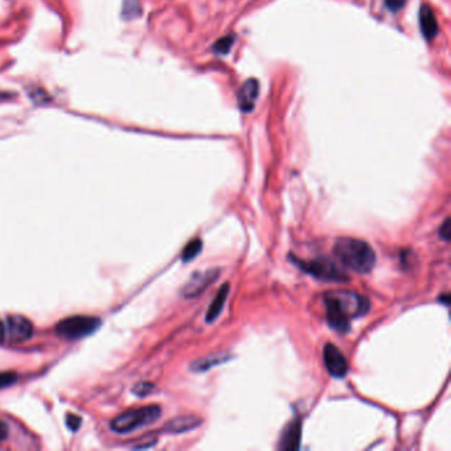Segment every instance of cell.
I'll list each match as a JSON object with an SVG mask.
<instances>
[{
  "label": "cell",
  "instance_id": "cell-1",
  "mask_svg": "<svg viewBox=\"0 0 451 451\" xmlns=\"http://www.w3.org/2000/svg\"><path fill=\"white\" fill-rule=\"evenodd\" d=\"M334 254L342 266L359 274H367L376 265L375 251L368 242L359 238H339L335 242Z\"/></svg>",
  "mask_w": 451,
  "mask_h": 451
},
{
  "label": "cell",
  "instance_id": "cell-2",
  "mask_svg": "<svg viewBox=\"0 0 451 451\" xmlns=\"http://www.w3.org/2000/svg\"><path fill=\"white\" fill-rule=\"evenodd\" d=\"M162 416V408L158 405H149L138 409L127 410L112 421L113 432L119 434L133 433L142 428L150 426Z\"/></svg>",
  "mask_w": 451,
  "mask_h": 451
},
{
  "label": "cell",
  "instance_id": "cell-3",
  "mask_svg": "<svg viewBox=\"0 0 451 451\" xmlns=\"http://www.w3.org/2000/svg\"><path fill=\"white\" fill-rule=\"evenodd\" d=\"M294 264L298 265L304 273L313 275L319 281L327 282H346L348 281V275L342 270V268L330 258H315L311 261H301L293 257Z\"/></svg>",
  "mask_w": 451,
  "mask_h": 451
},
{
  "label": "cell",
  "instance_id": "cell-4",
  "mask_svg": "<svg viewBox=\"0 0 451 451\" xmlns=\"http://www.w3.org/2000/svg\"><path fill=\"white\" fill-rule=\"evenodd\" d=\"M100 323L98 317L85 315L67 317L56 326V333L67 339H80L93 334L100 327Z\"/></svg>",
  "mask_w": 451,
  "mask_h": 451
},
{
  "label": "cell",
  "instance_id": "cell-5",
  "mask_svg": "<svg viewBox=\"0 0 451 451\" xmlns=\"http://www.w3.org/2000/svg\"><path fill=\"white\" fill-rule=\"evenodd\" d=\"M328 294L350 319L363 317L369 311V301L360 294L351 291H333Z\"/></svg>",
  "mask_w": 451,
  "mask_h": 451
},
{
  "label": "cell",
  "instance_id": "cell-6",
  "mask_svg": "<svg viewBox=\"0 0 451 451\" xmlns=\"http://www.w3.org/2000/svg\"><path fill=\"white\" fill-rule=\"evenodd\" d=\"M220 277V269H208L204 271H196L182 289L184 298H196L201 295L211 284Z\"/></svg>",
  "mask_w": 451,
  "mask_h": 451
},
{
  "label": "cell",
  "instance_id": "cell-7",
  "mask_svg": "<svg viewBox=\"0 0 451 451\" xmlns=\"http://www.w3.org/2000/svg\"><path fill=\"white\" fill-rule=\"evenodd\" d=\"M323 360L328 373L336 377L342 379L348 373V361L343 352L340 351L333 343H328L323 350Z\"/></svg>",
  "mask_w": 451,
  "mask_h": 451
},
{
  "label": "cell",
  "instance_id": "cell-8",
  "mask_svg": "<svg viewBox=\"0 0 451 451\" xmlns=\"http://www.w3.org/2000/svg\"><path fill=\"white\" fill-rule=\"evenodd\" d=\"M326 310H327V323L330 327L339 334H347L351 330V319L337 306L330 294H326Z\"/></svg>",
  "mask_w": 451,
  "mask_h": 451
},
{
  "label": "cell",
  "instance_id": "cell-9",
  "mask_svg": "<svg viewBox=\"0 0 451 451\" xmlns=\"http://www.w3.org/2000/svg\"><path fill=\"white\" fill-rule=\"evenodd\" d=\"M7 331L12 342L21 343L32 336L34 326L25 317L12 315L7 319Z\"/></svg>",
  "mask_w": 451,
  "mask_h": 451
},
{
  "label": "cell",
  "instance_id": "cell-10",
  "mask_svg": "<svg viewBox=\"0 0 451 451\" xmlns=\"http://www.w3.org/2000/svg\"><path fill=\"white\" fill-rule=\"evenodd\" d=\"M419 25L426 40H433L438 34L439 27L433 10L429 6H422L419 10Z\"/></svg>",
  "mask_w": 451,
  "mask_h": 451
},
{
  "label": "cell",
  "instance_id": "cell-11",
  "mask_svg": "<svg viewBox=\"0 0 451 451\" xmlns=\"http://www.w3.org/2000/svg\"><path fill=\"white\" fill-rule=\"evenodd\" d=\"M201 425V418L195 416H182L174 418L165 425V432L171 434H180L185 432H191Z\"/></svg>",
  "mask_w": 451,
  "mask_h": 451
},
{
  "label": "cell",
  "instance_id": "cell-12",
  "mask_svg": "<svg viewBox=\"0 0 451 451\" xmlns=\"http://www.w3.org/2000/svg\"><path fill=\"white\" fill-rule=\"evenodd\" d=\"M258 83L255 80H249L238 92V107L242 112H251L254 102L258 96Z\"/></svg>",
  "mask_w": 451,
  "mask_h": 451
},
{
  "label": "cell",
  "instance_id": "cell-13",
  "mask_svg": "<svg viewBox=\"0 0 451 451\" xmlns=\"http://www.w3.org/2000/svg\"><path fill=\"white\" fill-rule=\"evenodd\" d=\"M301 443V423L291 422L286 429L280 441L281 450H298Z\"/></svg>",
  "mask_w": 451,
  "mask_h": 451
},
{
  "label": "cell",
  "instance_id": "cell-14",
  "mask_svg": "<svg viewBox=\"0 0 451 451\" xmlns=\"http://www.w3.org/2000/svg\"><path fill=\"white\" fill-rule=\"evenodd\" d=\"M229 290H231V286L228 284H222L221 289L218 290V295L215 297V300H213L212 304L209 306V308H208V311H207L205 320H207L208 323L215 322V320L220 317V314H221V311H222V308H224V306H225L227 298H228V295H229Z\"/></svg>",
  "mask_w": 451,
  "mask_h": 451
},
{
  "label": "cell",
  "instance_id": "cell-15",
  "mask_svg": "<svg viewBox=\"0 0 451 451\" xmlns=\"http://www.w3.org/2000/svg\"><path fill=\"white\" fill-rule=\"evenodd\" d=\"M231 359V355L228 353H215V355H209L205 357H201L199 360L193 361L191 364V369L193 372H205L208 369H212L213 367L221 366L224 363H227Z\"/></svg>",
  "mask_w": 451,
  "mask_h": 451
},
{
  "label": "cell",
  "instance_id": "cell-16",
  "mask_svg": "<svg viewBox=\"0 0 451 451\" xmlns=\"http://www.w3.org/2000/svg\"><path fill=\"white\" fill-rule=\"evenodd\" d=\"M202 249V242L200 238H193L185 248H184L182 260L184 262H191L193 258H196L200 254Z\"/></svg>",
  "mask_w": 451,
  "mask_h": 451
},
{
  "label": "cell",
  "instance_id": "cell-17",
  "mask_svg": "<svg viewBox=\"0 0 451 451\" xmlns=\"http://www.w3.org/2000/svg\"><path fill=\"white\" fill-rule=\"evenodd\" d=\"M234 36H231V34L224 36V37H221L220 40H218V41L215 43L213 50H215L216 53H218V54H227V53H229L231 50H232Z\"/></svg>",
  "mask_w": 451,
  "mask_h": 451
},
{
  "label": "cell",
  "instance_id": "cell-18",
  "mask_svg": "<svg viewBox=\"0 0 451 451\" xmlns=\"http://www.w3.org/2000/svg\"><path fill=\"white\" fill-rule=\"evenodd\" d=\"M123 15L127 19H134L140 15V6L138 0H125L123 3Z\"/></svg>",
  "mask_w": 451,
  "mask_h": 451
},
{
  "label": "cell",
  "instance_id": "cell-19",
  "mask_svg": "<svg viewBox=\"0 0 451 451\" xmlns=\"http://www.w3.org/2000/svg\"><path fill=\"white\" fill-rule=\"evenodd\" d=\"M17 381V375L11 372H0V388H6Z\"/></svg>",
  "mask_w": 451,
  "mask_h": 451
},
{
  "label": "cell",
  "instance_id": "cell-20",
  "mask_svg": "<svg viewBox=\"0 0 451 451\" xmlns=\"http://www.w3.org/2000/svg\"><path fill=\"white\" fill-rule=\"evenodd\" d=\"M408 0H385V6L392 11V12H397L401 8L405 7Z\"/></svg>",
  "mask_w": 451,
  "mask_h": 451
},
{
  "label": "cell",
  "instance_id": "cell-21",
  "mask_svg": "<svg viewBox=\"0 0 451 451\" xmlns=\"http://www.w3.org/2000/svg\"><path fill=\"white\" fill-rule=\"evenodd\" d=\"M154 385L150 384V383H140V384L135 385L134 393L136 396H146L149 395L151 390H152Z\"/></svg>",
  "mask_w": 451,
  "mask_h": 451
},
{
  "label": "cell",
  "instance_id": "cell-22",
  "mask_svg": "<svg viewBox=\"0 0 451 451\" xmlns=\"http://www.w3.org/2000/svg\"><path fill=\"white\" fill-rule=\"evenodd\" d=\"M67 425L72 432H77L78 428L81 426V418L74 415H67Z\"/></svg>",
  "mask_w": 451,
  "mask_h": 451
},
{
  "label": "cell",
  "instance_id": "cell-23",
  "mask_svg": "<svg viewBox=\"0 0 451 451\" xmlns=\"http://www.w3.org/2000/svg\"><path fill=\"white\" fill-rule=\"evenodd\" d=\"M451 228H450V218H446L445 220V222H443V225L441 227V231H439V235L446 241V242H449L450 241V237H451Z\"/></svg>",
  "mask_w": 451,
  "mask_h": 451
},
{
  "label": "cell",
  "instance_id": "cell-24",
  "mask_svg": "<svg viewBox=\"0 0 451 451\" xmlns=\"http://www.w3.org/2000/svg\"><path fill=\"white\" fill-rule=\"evenodd\" d=\"M7 435H8V428H7V425L4 422L0 421V441L6 439Z\"/></svg>",
  "mask_w": 451,
  "mask_h": 451
},
{
  "label": "cell",
  "instance_id": "cell-25",
  "mask_svg": "<svg viewBox=\"0 0 451 451\" xmlns=\"http://www.w3.org/2000/svg\"><path fill=\"white\" fill-rule=\"evenodd\" d=\"M4 336H6V327H4L3 322L0 320V343H3V340H4Z\"/></svg>",
  "mask_w": 451,
  "mask_h": 451
}]
</instances>
